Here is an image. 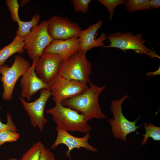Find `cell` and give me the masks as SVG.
Listing matches in <instances>:
<instances>
[{
  "label": "cell",
  "instance_id": "obj_9",
  "mask_svg": "<svg viewBox=\"0 0 160 160\" xmlns=\"http://www.w3.org/2000/svg\"><path fill=\"white\" fill-rule=\"evenodd\" d=\"M51 96L49 88L40 90L39 97L33 102H27L21 96L19 97L24 109L29 117L31 125L34 128L37 127L40 132L42 131L44 126L48 122L44 116V111L46 103Z\"/></svg>",
  "mask_w": 160,
  "mask_h": 160
},
{
  "label": "cell",
  "instance_id": "obj_26",
  "mask_svg": "<svg viewBox=\"0 0 160 160\" xmlns=\"http://www.w3.org/2000/svg\"><path fill=\"white\" fill-rule=\"evenodd\" d=\"M39 160H56L54 154L45 147L41 153Z\"/></svg>",
  "mask_w": 160,
  "mask_h": 160
},
{
  "label": "cell",
  "instance_id": "obj_1",
  "mask_svg": "<svg viewBox=\"0 0 160 160\" xmlns=\"http://www.w3.org/2000/svg\"><path fill=\"white\" fill-rule=\"evenodd\" d=\"M88 87L82 93L63 100L62 103L78 112H80L88 121L92 119H106V116L100 108L98 99L100 93L104 89L105 86L95 85L89 80Z\"/></svg>",
  "mask_w": 160,
  "mask_h": 160
},
{
  "label": "cell",
  "instance_id": "obj_21",
  "mask_svg": "<svg viewBox=\"0 0 160 160\" xmlns=\"http://www.w3.org/2000/svg\"><path fill=\"white\" fill-rule=\"evenodd\" d=\"M20 137V134L9 129L0 132V146L5 143H12L17 141Z\"/></svg>",
  "mask_w": 160,
  "mask_h": 160
},
{
  "label": "cell",
  "instance_id": "obj_24",
  "mask_svg": "<svg viewBox=\"0 0 160 160\" xmlns=\"http://www.w3.org/2000/svg\"><path fill=\"white\" fill-rule=\"evenodd\" d=\"M91 0H71L74 8L75 12H81L83 13H86L89 9V4Z\"/></svg>",
  "mask_w": 160,
  "mask_h": 160
},
{
  "label": "cell",
  "instance_id": "obj_18",
  "mask_svg": "<svg viewBox=\"0 0 160 160\" xmlns=\"http://www.w3.org/2000/svg\"><path fill=\"white\" fill-rule=\"evenodd\" d=\"M143 127L146 130L145 134L142 135L144 138L141 143L142 145H145L147 143L148 139L151 138L154 141L160 140V127H157L151 123H145Z\"/></svg>",
  "mask_w": 160,
  "mask_h": 160
},
{
  "label": "cell",
  "instance_id": "obj_19",
  "mask_svg": "<svg viewBox=\"0 0 160 160\" xmlns=\"http://www.w3.org/2000/svg\"><path fill=\"white\" fill-rule=\"evenodd\" d=\"M149 0H126L124 4L126 9L130 12L137 11H145L151 9Z\"/></svg>",
  "mask_w": 160,
  "mask_h": 160
},
{
  "label": "cell",
  "instance_id": "obj_17",
  "mask_svg": "<svg viewBox=\"0 0 160 160\" xmlns=\"http://www.w3.org/2000/svg\"><path fill=\"white\" fill-rule=\"evenodd\" d=\"M40 19V15L36 13L29 21H24L20 20L17 22L18 27L16 31V35L24 37L27 35L32 28L38 25Z\"/></svg>",
  "mask_w": 160,
  "mask_h": 160
},
{
  "label": "cell",
  "instance_id": "obj_6",
  "mask_svg": "<svg viewBox=\"0 0 160 160\" xmlns=\"http://www.w3.org/2000/svg\"><path fill=\"white\" fill-rule=\"evenodd\" d=\"M31 65L28 60L20 55H16L10 67L4 64L0 66V73L2 75L1 79L4 89L2 96L3 100L5 101L12 100L14 88L17 80Z\"/></svg>",
  "mask_w": 160,
  "mask_h": 160
},
{
  "label": "cell",
  "instance_id": "obj_28",
  "mask_svg": "<svg viewBox=\"0 0 160 160\" xmlns=\"http://www.w3.org/2000/svg\"><path fill=\"white\" fill-rule=\"evenodd\" d=\"M160 75V66H159L158 69L156 71L151 72H148L145 73V75L147 76H154L156 75Z\"/></svg>",
  "mask_w": 160,
  "mask_h": 160
},
{
  "label": "cell",
  "instance_id": "obj_16",
  "mask_svg": "<svg viewBox=\"0 0 160 160\" xmlns=\"http://www.w3.org/2000/svg\"><path fill=\"white\" fill-rule=\"evenodd\" d=\"M24 37L16 35L13 41L0 50V66L13 55L23 54L25 51Z\"/></svg>",
  "mask_w": 160,
  "mask_h": 160
},
{
  "label": "cell",
  "instance_id": "obj_30",
  "mask_svg": "<svg viewBox=\"0 0 160 160\" xmlns=\"http://www.w3.org/2000/svg\"><path fill=\"white\" fill-rule=\"evenodd\" d=\"M8 160H17V159L15 158H12L9 159Z\"/></svg>",
  "mask_w": 160,
  "mask_h": 160
},
{
  "label": "cell",
  "instance_id": "obj_11",
  "mask_svg": "<svg viewBox=\"0 0 160 160\" xmlns=\"http://www.w3.org/2000/svg\"><path fill=\"white\" fill-rule=\"evenodd\" d=\"M56 129L57 132V137L51 145V149H54L60 144L65 145L68 148V150L66 152V155L70 158H71L70 152L75 148L80 149L81 148H83L93 152H98L97 148L88 143V140L90 137L89 132H87L85 135L82 137H77L70 134L67 131L60 129L57 127Z\"/></svg>",
  "mask_w": 160,
  "mask_h": 160
},
{
  "label": "cell",
  "instance_id": "obj_7",
  "mask_svg": "<svg viewBox=\"0 0 160 160\" xmlns=\"http://www.w3.org/2000/svg\"><path fill=\"white\" fill-rule=\"evenodd\" d=\"M24 38V49L29 57L32 60L39 58L53 40L48 32L47 20L42 21L32 28Z\"/></svg>",
  "mask_w": 160,
  "mask_h": 160
},
{
  "label": "cell",
  "instance_id": "obj_3",
  "mask_svg": "<svg viewBox=\"0 0 160 160\" xmlns=\"http://www.w3.org/2000/svg\"><path fill=\"white\" fill-rule=\"evenodd\" d=\"M85 53L79 51L60 64L58 75L69 80L87 84L91 73L92 66Z\"/></svg>",
  "mask_w": 160,
  "mask_h": 160
},
{
  "label": "cell",
  "instance_id": "obj_10",
  "mask_svg": "<svg viewBox=\"0 0 160 160\" xmlns=\"http://www.w3.org/2000/svg\"><path fill=\"white\" fill-rule=\"evenodd\" d=\"M48 32L53 39L79 37L82 31L79 25L66 17L53 16L47 20Z\"/></svg>",
  "mask_w": 160,
  "mask_h": 160
},
{
  "label": "cell",
  "instance_id": "obj_14",
  "mask_svg": "<svg viewBox=\"0 0 160 160\" xmlns=\"http://www.w3.org/2000/svg\"><path fill=\"white\" fill-rule=\"evenodd\" d=\"M103 23V21L101 20L91 25L87 29L82 30L78 37L80 43L79 51L86 53L94 47H104L105 46L104 41L107 39L106 35L102 33L96 38L97 31Z\"/></svg>",
  "mask_w": 160,
  "mask_h": 160
},
{
  "label": "cell",
  "instance_id": "obj_13",
  "mask_svg": "<svg viewBox=\"0 0 160 160\" xmlns=\"http://www.w3.org/2000/svg\"><path fill=\"white\" fill-rule=\"evenodd\" d=\"M38 58L32 60V65L22 75L20 81L21 97L28 101L39 90L49 88L48 84L43 81L35 72V66Z\"/></svg>",
  "mask_w": 160,
  "mask_h": 160
},
{
  "label": "cell",
  "instance_id": "obj_2",
  "mask_svg": "<svg viewBox=\"0 0 160 160\" xmlns=\"http://www.w3.org/2000/svg\"><path fill=\"white\" fill-rule=\"evenodd\" d=\"M46 112L50 114L59 128L71 132H78L82 133L90 132L91 127L82 114L61 103H56L53 108L47 110Z\"/></svg>",
  "mask_w": 160,
  "mask_h": 160
},
{
  "label": "cell",
  "instance_id": "obj_27",
  "mask_svg": "<svg viewBox=\"0 0 160 160\" xmlns=\"http://www.w3.org/2000/svg\"><path fill=\"white\" fill-rule=\"evenodd\" d=\"M149 4L151 9H158L160 7V1L159 0H149Z\"/></svg>",
  "mask_w": 160,
  "mask_h": 160
},
{
  "label": "cell",
  "instance_id": "obj_20",
  "mask_svg": "<svg viewBox=\"0 0 160 160\" xmlns=\"http://www.w3.org/2000/svg\"><path fill=\"white\" fill-rule=\"evenodd\" d=\"M45 147L40 142L34 143L19 160H39L41 152Z\"/></svg>",
  "mask_w": 160,
  "mask_h": 160
},
{
  "label": "cell",
  "instance_id": "obj_4",
  "mask_svg": "<svg viewBox=\"0 0 160 160\" xmlns=\"http://www.w3.org/2000/svg\"><path fill=\"white\" fill-rule=\"evenodd\" d=\"M107 39L109 45L103 48H116L125 51L132 50L140 54H144L151 59L160 57L153 50L145 45L146 40L143 37L142 33L134 34L132 32H121L120 31L109 34Z\"/></svg>",
  "mask_w": 160,
  "mask_h": 160
},
{
  "label": "cell",
  "instance_id": "obj_5",
  "mask_svg": "<svg viewBox=\"0 0 160 160\" xmlns=\"http://www.w3.org/2000/svg\"><path fill=\"white\" fill-rule=\"evenodd\" d=\"M127 99L130 98L128 95H126L119 99L114 100L111 102L110 108L113 118H111L108 121L111 127V131L114 136L124 142L126 141L127 135L136 132L141 126L136 125L137 121L140 119V116L135 121H131L127 119L123 114L122 105Z\"/></svg>",
  "mask_w": 160,
  "mask_h": 160
},
{
  "label": "cell",
  "instance_id": "obj_22",
  "mask_svg": "<svg viewBox=\"0 0 160 160\" xmlns=\"http://www.w3.org/2000/svg\"><path fill=\"white\" fill-rule=\"evenodd\" d=\"M6 2L12 20L17 23L20 20L18 14L19 5L17 1L7 0Z\"/></svg>",
  "mask_w": 160,
  "mask_h": 160
},
{
  "label": "cell",
  "instance_id": "obj_8",
  "mask_svg": "<svg viewBox=\"0 0 160 160\" xmlns=\"http://www.w3.org/2000/svg\"><path fill=\"white\" fill-rule=\"evenodd\" d=\"M52 99L55 103L75 97L89 87L87 84L69 80L57 74L48 84Z\"/></svg>",
  "mask_w": 160,
  "mask_h": 160
},
{
  "label": "cell",
  "instance_id": "obj_25",
  "mask_svg": "<svg viewBox=\"0 0 160 160\" xmlns=\"http://www.w3.org/2000/svg\"><path fill=\"white\" fill-rule=\"evenodd\" d=\"M6 116L7 120L6 124L2 123L0 120V132L6 129L17 132V127L13 122L10 113L9 112L7 113Z\"/></svg>",
  "mask_w": 160,
  "mask_h": 160
},
{
  "label": "cell",
  "instance_id": "obj_23",
  "mask_svg": "<svg viewBox=\"0 0 160 160\" xmlns=\"http://www.w3.org/2000/svg\"><path fill=\"white\" fill-rule=\"evenodd\" d=\"M124 0H98L97 1L105 6L109 13V19L112 20L115 9L119 5L124 4Z\"/></svg>",
  "mask_w": 160,
  "mask_h": 160
},
{
  "label": "cell",
  "instance_id": "obj_29",
  "mask_svg": "<svg viewBox=\"0 0 160 160\" xmlns=\"http://www.w3.org/2000/svg\"><path fill=\"white\" fill-rule=\"evenodd\" d=\"M30 1L29 0H22L20 3V6L21 7H23L27 4Z\"/></svg>",
  "mask_w": 160,
  "mask_h": 160
},
{
  "label": "cell",
  "instance_id": "obj_12",
  "mask_svg": "<svg viewBox=\"0 0 160 160\" xmlns=\"http://www.w3.org/2000/svg\"><path fill=\"white\" fill-rule=\"evenodd\" d=\"M63 60L59 55L43 53L36 62L35 72L43 81L48 84L58 74L59 65Z\"/></svg>",
  "mask_w": 160,
  "mask_h": 160
},
{
  "label": "cell",
  "instance_id": "obj_15",
  "mask_svg": "<svg viewBox=\"0 0 160 160\" xmlns=\"http://www.w3.org/2000/svg\"><path fill=\"white\" fill-rule=\"evenodd\" d=\"M79 47L78 37L66 39H53L45 48L43 53L59 55L63 60H65L79 51Z\"/></svg>",
  "mask_w": 160,
  "mask_h": 160
}]
</instances>
